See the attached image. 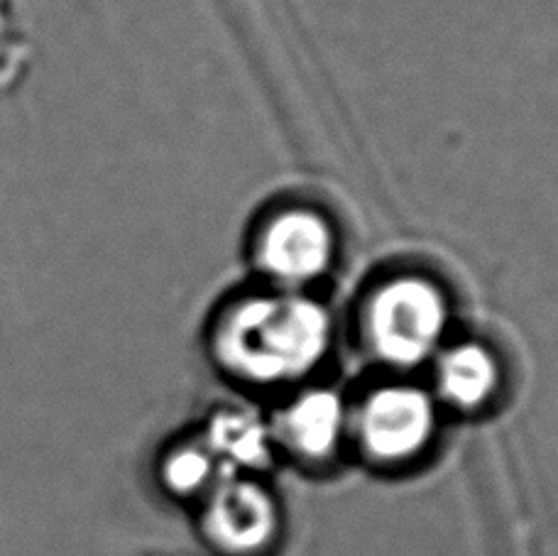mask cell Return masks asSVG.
Segmentation results:
<instances>
[{
    "label": "cell",
    "instance_id": "cell-8",
    "mask_svg": "<svg viewBox=\"0 0 558 556\" xmlns=\"http://www.w3.org/2000/svg\"><path fill=\"white\" fill-rule=\"evenodd\" d=\"M198 439L214 454L223 475H255L270 463L277 449L270 420L245 404L218 407Z\"/></svg>",
    "mask_w": 558,
    "mask_h": 556
},
{
    "label": "cell",
    "instance_id": "cell-5",
    "mask_svg": "<svg viewBox=\"0 0 558 556\" xmlns=\"http://www.w3.org/2000/svg\"><path fill=\"white\" fill-rule=\"evenodd\" d=\"M277 449L302 463H326L351 439V400L331 385H302L270 420Z\"/></svg>",
    "mask_w": 558,
    "mask_h": 556
},
{
    "label": "cell",
    "instance_id": "cell-2",
    "mask_svg": "<svg viewBox=\"0 0 558 556\" xmlns=\"http://www.w3.org/2000/svg\"><path fill=\"white\" fill-rule=\"evenodd\" d=\"M453 304L446 287L422 273H397L367 292L361 336L367 353L397 375L432 365L451 341Z\"/></svg>",
    "mask_w": 558,
    "mask_h": 556
},
{
    "label": "cell",
    "instance_id": "cell-1",
    "mask_svg": "<svg viewBox=\"0 0 558 556\" xmlns=\"http://www.w3.org/2000/svg\"><path fill=\"white\" fill-rule=\"evenodd\" d=\"M336 343V319L314 292L265 290L221 306L208 331V349L231 380L279 390L312 383Z\"/></svg>",
    "mask_w": 558,
    "mask_h": 556
},
{
    "label": "cell",
    "instance_id": "cell-9",
    "mask_svg": "<svg viewBox=\"0 0 558 556\" xmlns=\"http://www.w3.org/2000/svg\"><path fill=\"white\" fill-rule=\"evenodd\" d=\"M221 479V466L206 449V444L198 439V434L169 446L162 461H159V481H162L165 491L177 495V498H206Z\"/></svg>",
    "mask_w": 558,
    "mask_h": 556
},
{
    "label": "cell",
    "instance_id": "cell-4",
    "mask_svg": "<svg viewBox=\"0 0 558 556\" xmlns=\"http://www.w3.org/2000/svg\"><path fill=\"white\" fill-rule=\"evenodd\" d=\"M338 261L331 218L306 204L282 206L265 218L253 238V265L267 287L314 292Z\"/></svg>",
    "mask_w": 558,
    "mask_h": 556
},
{
    "label": "cell",
    "instance_id": "cell-7",
    "mask_svg": "<svg viewBox=\"0 0 558 556\" xmlns=\"http://www.w3.org/2000/svg\"><path fill=\"white\" fill-rule=\"evenodd\" d=\"M505 385L500 355L485 341H448L432 363V385L441 410L475 414L490 407Z\"/></svg>",
    "mask_w": 558,
    "mask_h": 556
},
{
    "label": "cell",
    "instance_id": "cell-6",
    "mask_svg": "<svg viewBox=\"0 0 558 556\" xmlns=\"http://www.w3.org/2000/svg\"><path fill=\"white\" fill-rule=\"evenodd\" d=\"M204 500L206 534L223 552L260 554L277 537V503L255 475H223Z\"/></svg>",
    "mask_w": 558,
    "mask_h": 556
},
{
    "label": "cell",
    "instance_id": "cell-3",
    "mask_svg": "<svg viewBox=\"0 0 558 556\" xmlns=\"http://www.w3.org/2000/svg\"><path fill=\"white\" fill-rule=\"evenodd\" d=\"M441 404L426 385L397 375L377 383L351 402V439L367 461L383 469H402L432 449Z\"/></svg>",
    "mask_w": 558,
    "mask_h": 556
}]
</instances>
